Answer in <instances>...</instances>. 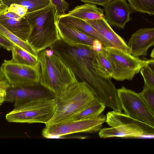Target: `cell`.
<instances>
[{
    "label": "cell",
    "mask_w": 154,
    "mask_h": 154,
    "mask_svg": "<svg viewBox=\"0 0 154 154\" xmlns=\"http://www.w3.org/2000/svg\"><path fill=\"white\" fill-rule=\"evenodd\" d=\"M57 27L61 40L67 45H92L95 39L91 36L72 26L57 21Z\"/></svg>",
    "instance_id": "obj_15"
},
{
    "label": "cell",
    "mask_w": 154,
    "mask_h": 154,
    "mask_svg": "<svg viewBox=\"0 0 154 154\" xmlns=\"http://www.w3.org/2000/svg\"><path fill=\"white\" fill-rule=\"evenodd\" d=\"M57 20L73 27L99 40L102 43L103 47H112L104 37L85 20L65 14L57 16Z\"/></svg>",
    "instance_id": "obj_16"
},
{
    "label": "cell",
    "mask_w": 154,
    "mask_h": 154,
    "mask_svg": "<svg viewBox=\"0 0 154 154\" xmlns=\"http://www.w3.org/2000/svg\"><path fill=\"white\" fill-rule=\"evenodd\" d=\"M102 50L112 67V78L118 81L131 80L142 68L154 60H142L113 47H103Z\"/></svg>",
    "instance_id": "obj_6"
},
{
    "label": "cell",
    "mask_w": 154,
    "mask_h": 154,
    "mask_svg": "<svg viewBox=\"0 0 154 154\" xmlns=\"http://www.w3.org/2000/svg\"><path fill=\"white\" fill-rule=\"evenodd\" d=\"M106 122L111 127L124 126L140 129L147 136L154 135V127L138 121L122 112L113 110L108 112Z\"/></svg>",
    "instance_id": "obj_13"
},
{
    "label": "cell",
    "mask_w": 154,
    "mask_h": 154,
    "mask_svg": "<svg viewBox=\"0 0 154 154\" xmlns=\"http://www.w3.org/2000/svg\"><path fill=\"white\" fill-rule=\"evenodd\" d=\"M106 106L96 98L86 108L74 116L70 121L98 116L104 110Z\"/></svg>",
    "instance_id": "obj_21"
},
{
    "label": "cell",
    "mask_w": 154,
    "mask_h": 154,
    "mask_svg": "<svg viewBox=\"0 0 154 154\" xmlns=\"http://www.w3.org/2000/svg\"><path fill=\"white\" fill-rule=\"evenodd\" d=\"M50 47L61 57L76 77L90 86L96 98L106 106H110L118 100L117 89L111 79L100 76L95 69V52L92 45L71 46L60 40Z\"/></svg>",
    "instance_id": "obj_1"
},
{
    "label": "cell",
    "mask_w": 154,
    "mask_h": 154,
    "mask_svg": "<svg viewBox=\"0 0 154 154\" xmlns=\"http://www.w3.org/2000/svg\"><path fill=\"white\" fill-rule=\"evenodd\" d=\"M0 34L14 45L20 47L31 54L37 57L38 53L29 43L18 38L6 29L0 23Z\"/></svg>",
    "instance_id": "obj_24"
},
{
    "label": "cell",
    "mask_w": 154,
    "mask_h": 154,
    "mask_svg": "<svg viewBox=\"0 0 154 154\" xmlns=\"http://www.w3.org/2000/svg\"><path fill=\"white\" fill-rule=\"evenodd\" d=\"M5 77L0 70V80L5 79Z\"/></svg>",
    "instance_id": "obj_35"
},
{
    "label": "cell",
    "mask_w": 154,
    "mask_h": 154,
    "mask_svg": "<svg viewBox=\"0 0 154 154\" xmlns=\"http://www.w3.org/2000/svg\"><path fill=\"white\" fill-rule=\"evenodd\" d=\"M82 2L86 3H90L94 5L105 6L112 0H80Z\"/></svg>",
    "instance_id": "obj_32"
},
{
    "label": "cell",
    "mask_w": 154,
    "mask_h": 154,
    "mask_svg": "<svg viewBox=\"0 0 154 154\" xmlns=\"http://www.w3.org/2000/svg\"><path fill=\"white\" fill-rule=\"evenodd\" d=\"M133 10L126 0H112L104 6L103 10L109 24L120 29L131 20Z\"/></svg>",
    "instance_id": "obj_11"
},
{
    "label": "cell",
    "mask_w": 154,
    "mask_h": 154,
    "mask_svg": "<svg viewBox=\"0 0 154 154\" xmlns=\"http://www.w3.org/2000/svg\"><path fill=\"white\" fill-rule=\"evenodd\" d=\"M50 2L54 7L57 16L65 14L68 10L69 4L65 0H50Z\"/></svg>",
    "instance_id": "obj_28"
},
{
    "label": "cell",
    "mask_w": 154,
    "mask_h": 154,
    "mask_svg": "<svg viewBox=\"0 0 154 154\" xmlns=\"http://www.w3.org/2000/svg\"><path fill=\"white\" fill-rule=\"evenodd\" d=\"M93 65L99 75L106 79L112 78L113 74L112 67L105 54L102 50L95 52Z\"/></svg>",
    "instance_id": "obj_20"
},
{
    "label": "cell",
    "mask_w": 154,
    "mask_h": 154,
    "mask_svg": "<svg viewBox=\"0 0 154 154\" xmlns=\"http://www.w3.org/2000/svg\"><path fill=\"white\" fill-rule=\"evenodd\" d=\"M98 135L100 138H103L113 137H137L147 136L140 129L124 126L101 129L99 131Z\"/></svg>",
    "instance_id": "obj_18"
},
{
    "label": "cell",
    "mask_w": 154,
    "mask_h": 154,
    "mask_svg": "<svg viewBox=\"0 0 154 154\" xmlns=\"http://www.w3.org/2000/svg\"><path fill=\"white\" fill-rule=\"evenodd\" d=\"M96 97L85 82L78 81L54 98L55 112L45 126L69 122L75 115L88 106Z\"/></svg>",
    "instance_id": "obj_2"
},
{
    "label": "cell",
    "mask_w": 154,
    "mask_h": 154,
    "mask_svg": "<svg viewBox=\"0 0 154 154\" xmlns=\"http://www.w3.org/2000/svg\"><path fill=\"white\" fill-rule=\"evenodd\" d=\"M133 10L154 15V0H127Z\"/></svg>",
    "instance_id": "obj_25"
},
{
    "label": "cell",
    "mask_w": 154,
    "mask_h": 154,
    "mask_svg": "<svg viewBox=\"0 0 154 154\" xmlns=\"http://www.w3.org/2000/svg\"><path fill=\"white\" fill-rule=\"evenodd\" d=\"M0 70L10 86H31L40 84V72L38 61L35 65L30 66L5 60Z\"/></svg>",
    "instance_id": "obj_8"
},
{
    "label": "cell",
    "mask_w": 154,
    "mask_h": 154,
    "mask_svg": "<svg viewBox=\"0 0 154 154\" xmlns=\"http://www.w3.org/2000/svg\"><path fill=\"white\" fill-rule=\"evenodd\" d=\"M3 2L8 6L13 4L23 5L27 8L28 13L38 10L51 4L50 0H3Z\"/></svg>",
    "instance_id": "obj_23"
},
{
    "label": "cell",
    "mask_w": 154,
    "mask_h": 154,
    "mask_svg": "<svg viewBox=\"0 0 154 154\" xmlns=\"http://www.w3.org/2000/svg\"><path fill=\"white\" fill-rule=\"evenodd\" d=\"M14 109L6 116L9 122L46 124L56 109L54 98L17 101L14 102Z\"/></svg>",
    "instance_id": "obj_5"
},
{
    "label": "cell",
    "mask_w": 154,
    "mask_h": 154,
    "mask_svg": "<svg viewBox=\"0 0 154 154\" xmlns=\"http://www.w3.org/2000/svg\"><path fill=\"white\" fill-rule=\"evenodd\" d=\"M9 6L4 4H0V15L8 11Z\"/></svg>",
    "instance_id": "obj_34"
},
{
    "label": "cell",
    "mask_w": 154,
    "mask_h": 154,
    "mask_svg": "<svg viewBox=\"0 0 154 154\" xmlns=\"http://www.w3.org/2000/svg\"><path fill=\"white\" fill-rule=\"evenodd\" d=\"M53 51L50 56L46 54L45 49L40 51L37 57L40 72L39 84L56 95L78 81L74 72Z\"/></svg>",
    "instance_id": "obj_3"
},
{
    "label": "cell",
    "mask_w": 154,
    "mask_h": 154,
    "mask_svg": "<svg viewBox=\"0 0 154 154\" xmlns=\"http://www.w3.org/2000/svg\"><path fill=\"white\" fill-rule=\"evenodd\" d=\"M92 46L93 50L96 52L101 51L103 47L102 43L96 39L94 40Z\"/></svg>",
    "instance_id": "obj_33"
},
{
    "label": "cell",
    "mask_w": 154,
    "mask_h": 154,
    "mask_svg": "<svg viewBox=\"0 0 154 154\" xmlns=\"http://www.w3.org/2000/svg\"><path fill=\"white\" fill-rule=\"evenodd\" d=\"M4 101V99L0 98V106L2 105Z\"/></svg>",
    "instance_id": "obj_37"
},
{
    "label": "cell",
    "mask_w": 154,
    "mask_h": 154,
    "mask_svg": "<svg viewBox=\"0 0 154 154\" xmlns=\"http://www.w3.org/2000/svg\"><path fill=\"white\" fill-rule=\"evenodd\" d=\"M104 11L95 5L86 3L75 7L66 14L69 16L85 20H94L105 16Z\"/></svg>",
    "instance_id": "obj_19"
},
{
    "label": "cell",
    "mask_w": 154,
    "mask_h": 154,
    "mask_svg": "<svg viewBox=\"0 0 154 154\" xmlns=\"http://www.w3.org/2000/svg\"><path fill=\"white\" fill-rule=\"evenodd\" d=\"M139 94L152 114L154 116V89L144 86Z\"/></svg>",
    "instance_id": "obj_27"
},
{
    "label": "cell",
    "mask_w": 154,
    "mask_h": 154,
    "mask_svg": "<svg viewBox=\"0 0 154 154\" xmlns=\"http://www.w3.org/2000/svg\"><path fill=\"white\" fill-rule=\"evenodd\" d=\"M118 95L124 113L138 121L154 127L153 115L139 93L124 86L117 89Z\"/></svg>",
    "instance_id": "obj_9"
},
{
    "label": "cell",
    "mask_w": 154,
    "mask_h": 154,
    "mask_svg": "<svg viewBox=\"0 0 154 154\" xmlns=\"http://www.w3.org/2000/svg\"><path fill=\"white\" fill-rule=\"evenodd\" d=\"M25 17L31 27L27 42L37 53L61 40L57 27V16L52 4L28 13Z\"/></svg>",
    "instance_id": "obj_4"
},
{
    "label": "cell",
    "mask_w": 154,
    "mask_h": 154,
    "mask_svg": "<svg viewBox=\"0 0 154 154\" xmlns=\"http://www.w3.org/2000/svg\"><path fill=\"white\" fill-rule=\"evenodd\" d=\"M154 45V28H141L132 34L129 39L127 44L128 53L136 57L147 56L148 49Z\"/></svg>",
    "instance_id": "obj_12"
},
{
    "label": "cell",
    "mask_w": 154,
    "mask_h": 154,
    "mask_svg": "<svg viewBox=\"0 0 154 154\" xmlns=\"http://www.w3.org/2000/svg\"><path fill=\"white\" fill-rule=\"evenodd\" d=\"M55 95L40 84L35 86H12L7 88L5 101L15 102L42 99H52Z\"/></svg>",
    "instance_id": "obj_10"
},
{
    "label": "cell",
    "mask_w": 154,
    "mask_h": 154,
    "mask_svg": "<svg viewBox=\"0 0 154 154\" xmlns=\"http://www.w3.org/2000/svg\"><path fill=\"white\" fill-rule=\"evenodd\" d=\"M105 17L96 20L85 21L104 37L112 47L128 53L129 48L127 44L113 30Z\"/></svg>",
    "instance_id": "obj_14"
},
{
    "label": "cell",
    "mask_w": 154,
    "mask_h": 154,
    "mask_svg": "<svg viewBox=\"0 0 154 154\" xmlns=\"http://www.w3.org/2000/svg\"><path fill=\"white\" fill-rule=\"evenodd\" d=\"M10 85L5 79L0 80V98L4 99L7 88Z\"/></svg>",
    "instance_id": "obj_31"
},
{
    "label": "cell",
    "mask_w": 154,
    "mask_h": 154,
    "mask_svg": "<svg viewBox=\"0 0 154 154\" xmlns=\"http://www.w3.org/2000/svg\"><path fill=\"white\" fill-rule=\"evenodd\" d=\"M140 72L143 79L144 86L154 89V60L142 68Z\"/></svg>",
    "instance_id": "obj_26"
},
{
    "label": "cell",
    "mask_w": 154,
    "mask_h": 154,
    "mask_svg": "<svg viewBox=\"0 0 154 154\" xmlns=\"http://www.w3.org/2000/svg\"><path fill=\"white\" fill-rule=\"evenodd\" d=\"M11 51L12 58L11 60L14 63L22 65L34 66L38 62L37 57L17 45H14Z\"/></svg>",
    "instance_id": "obj_22"
},
{
    "label": "cell",
    "mask_w": 154,
    "mask_h": 154,
    "mask_svg": "<svg viewBox=\"0 0 154 154\" xmlns=\"http://www.w3.org/2000/svg\"><path fill=\"white\" fill-rule=\"evenodd\" d=\"M0 4H4L3 2V0H0Z\"/></svg>",
    "instance_id": "obj_38"
},
{
    "label": "cell",
    "mask_w": 154,
    "mask_h": 154,
    "mask_svg": "<svg viewBox=\"0 0 154 154\" xmlns=\"http://www.w3.org/2000/svg\"><path fill=\"white\" fill-rule=\"evenodd\" d=\"M0 23L18 38L27 42L30 32L31 27L25 17L19 19L0 18Z\"/></svg>",
    "instance_id": "obj_17"
},
{
    "label": "cell",
    "mask_w": 154,
    "mask_h": 154,
    "mask_svg": "<svg viewBox=\"0 0 154 154\" xmlns=\"http://www.w3.org/2000/svg\"><path fill=\"white\" fill-rule=\"evenodd\" d=\"M7 11L14 13L21 17H25L28 13L26 8L20 5L13 4L8 6Z\"/></svg>",
    "instance_id": "obj_29"
},
{
    "label": "cell",
    "mask_w": 154,
    "mask_h": 154,
    "mask_svg": "<svg viewBox=\"0 0 154 154\" xmlns=\"http://www.w3.org/2000/svg\"><path fill=\"white\" fill-rule=\"evenodd\" d=\"M150 57L152 59H154V49H153L151 51V54H150Z\"/></svg>",
    "instance_id": "obj_36"
},
{
    "label": "cell",
    "mask_w": 154,
    "mask_h": 154,
    "mask_svg": "<svg viewBox=\"0 0 154 154\" xmlns=\"http://www.w3.org/2000/svg\"><path fill=\"white\" fill-rule=\"evenodd\" d=\"M106 119V116L101 113L95 117L45 126L42 135L45 138H50L79 133H96L101 129Z\"/></svg>",
    "instance_id": "obj_7"
},
{
    "label": "cell",
    "mask_w": 154,
    "mask_h": 154,
    "mask_svg": "<svg viewBox=\"0 0 154 154\" xmlns=\"http://www.w3.org/2000/svg\"><path fill=\"white\" fill-rule=\"evenodd\" d=\"M14 44L0 34V45L8 51H11Z\"/></svg>",
    "instance_id": "obj_30"
}]
</instances>
